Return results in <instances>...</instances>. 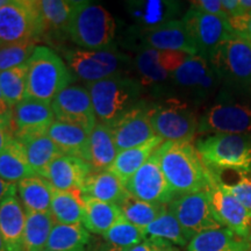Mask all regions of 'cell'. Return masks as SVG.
Wrapping results in <instances>:
<instances>
[{
	"mask_svg": "<svg viewBox=\"0 0 251 251\" xmlns=\"http://www.w3.org/2000/svg\"><path fill=\"white\" fill-rule=\"evenodd\" d=\"M156 152L176 198L205 190L207 168L196 146L191 142H164Z\"/></svg>",
	"mask_w": 251,
	"mask_h": 251,
	"instance_id": "6da1fadb",
	"label": "cell"
},
{
	"mask_svg": "<svg viewBox=\"0 0 251 251\" xmlns=\"http://www.w3.org/2000/svg\"><path fill=\"white\" fill-rule=\"evenodd\" d=\"M86 89L92 99L97 121L111 128L141 102L142 84L125 74L86 84Z\"/></svg>",
	"mask_w": 251,
	"mask_h": 251,
	"instance_id": "7a4b0ae2",
	"label": "cell"
},
{
	"mask_svg": "<svg viewBox=\"0 0 251 251\" xmlns=\"http://www.w3.org/2000/svg\"><path fill=\"white\" fill-rule=\"evenodd\" d=\"M114 18L101 5L75 1L69 23L68 36L80 49L105 50L115 37Z\"/></svg>",
	"mask_w": 251,
	"mask_h": 251,
	"instance_id": "3957f363",
	"label": "cell"
},
{
	"mask_svg": "<svg viewBox=\"0 0 251 251\" xmlns=\"http://www.w3.org/2000/svg\"><path fill=\"white\" fill-rule=\"evenodd\" d=\"M27 89L25 98L50 103L74 80L64 61L48 47L37 46L27 62Z\"/></svg>",
	"mask_w": 251,
	"mask_h": 251,
	"instance_id": "277c9868",
	"label": "cell"
},
{
	"mask_svg": "<svg viewBox=\"0 0 251 251\" xmlns=\"http://www.w3.org/2000/svg\"><path fill=\"white\" fill-rule=\"evenodd\" d=\"M46 34L39 0H7L0 7V46L37 42Z\"/></svg>",
	"mask_w": 251,
	"mask_h": 251,
	"instance_id": "5b68a950",
	"label": "cell"
},
{
	"mask_svg": "<svg viewBox=\"0 0 251 251\" xmlns=\"http://www.w3.org/2000/svg\"><path fill=\"white\" fill-rule=\"evenodd\" d=\"M196 149L209 170L251 172V137L248 135L215 134L198 140Z\"/></svg>",
	"mask_w": 251,
	"mask_h": 251,
	"instance_id": "8992f818",
	"label": "cell"
},
{
	"mask_svg": "<svg viewBox=\"0 0 251 251\" xmlns=\"http://www.w3.org/2000/svg\"><path fill=\"white\" fill-rule=\"evenodd\" d=\"M64 59L72 78H78L86 84L124 74L122 70L129 63V57L124 52L108 49H68L64 51Z\"/></svg>",
	"mask_w": 251,
	"mask_h": 251,
	"instance_id": "52a82bcc",
	"label": "cell"
},
{
	"mask_svg": "<svg viewBox=\"0 0 251 251\" xmlns=\"http://www.w3.org/2000/svg\"><path fill=\"white\" fill-rule=\"evenodd\" d=\"M150 120L156 136L164 142H191L199 126L196 112L177 99L150 106Z\"/></svg>",
	"mask_w": 251,
	"mask_h": 251,
	"instance_id": "ba28073f",
	"label": "cell"
},
{
	"mask_svg": "<svg viewBox=\"0 0 251 251\" xmlns=\"http://www.w3.org/2000/svg\"><path fill=\"white\" fill-rule=\"evenodd\" d=\"M183 23L198 50V56L209 59L222 43L237 36L228 20L207 14L191 6L184 15Z\"/></svg>",
	"mask_w": 251,
	"mask_h": 251,
	"instance_id": "9c48e42d",
	"label": "cell"
},
{
	"mask_svg": "<svg viewBox=\"0 0 251 251\" xmlns=\"http://www.w3.org/2000/svg\"><path fill=\"white\" fill-rule=\"evenodd\" d=\"M221 79L236 85L251 84V42L240 36L226 41L208 59Z\"/></svg>",
	"mask_w": 251,
	"mask_h": 251,
	"instance_id": "30bf717a",
	"label": "cell"
},
{
	"mask_svg": "<svg viewBox=\"0 0 251 251\" xmlns=\"http://www.w3.org/2000/svg\"><path fill=\"white\" fill-rule=\"evenodd\" d=\"M205 191L220 225L234 231L240 237L249 240L251 234V213L220 186L214 174L208 169Z\"/></svg>",
	"mask_w": 251,
	"mask_h": 251,
	"instance_id": "8fae6325",
	"label": "cell"
},
{
	"mask_svg": "<svg viewBox=\"0 0 251 251\" xmlns=\"http://www.w3.org/2000/svg\"><path fill=\"white\" fill-rule=\"evenodd\" d=\"M125 186L131 197L146 202L168 206L176 199L175 193L163 174L156 151L141 166L139 171L129 178Z\"/></svg>",
	"mask_w": 251,
	"mask_h": 251,
	"instance_id": "7c38bea8",
	"label": "cell"
},
{
	"mask_svg": "<svg viewBox=\"0 0 251 251\" xmlns=\"http://www.w3.org/2000/svg\"><path fill=\"white\" fill-rule=\"evenodd\" d=\"M168 209L192 237L205 230L222 227L213 212L205 190L176 198L169 203Z\"/></svg>",
	"mask_w": 251,
	"mask_h": 251,
	"instance_id": "4fadbf2b",
	"label": "cell"
},
{
	"mask_svg": "<svg viewBox=\"0 0 251 251\" xmlns=\"http://www.w3.org/2000/svg\"><path fill=\"white\" fill-rule=\"evenodd\" d=\"M55 120L68 122L83 128L90 134L97 121L92 99L86 87L71 85L59 92L52 100Z\"/></svg>",
	"mask_w": 251,
	"mask_h": 251,
	"instance_id": "5bb4252c",
	"label": "cell"
},
{
	"mask_svg": "<svg viewBox=\"0 0 251 251\" xmlns=\"http://www.w3.org/2000/svg\"><path fill=\"white\" fill-rule=\"evenodd\" d=\"M171 79L177 87L196 98L203 99L216 89L221 80L208 59L201 56H188L172 74Z\"/></svg>",
	"mask_w": 251,
	"mask_h": 251,
	"instance_id": "9a60e30c",
	"label": "cell"
},
{
	"mask_svg": "<svg viewBox=\"0 0 251 251\" xmlns=\"http://www.w3.org/2000/svg\"><path fill=\"white\" fill-rule=\"evenodd\" d=\"M198 133L201 135L251 133V108L225 103L213 106L200 118Z\"/></svg>",
	"mask_w": 251,
	"mask_h": 251,
	"instance_id": "2e32d148",
	"label": "cell"
},
{
	"mask_svg": "<svg viewBox=\"0 0 251 251\" xmlns=\"http://www.w3.org/2000/svg\"><path fill=\"white\" fill-rule=\"evenodd\" d=\"M112 130L119 152L149 142L156 137L150 120V105L141 101L115 122Z\"/></svg>",
	"mask_w": 251,
	"mask_h": 251,
	"instance_id": "e0dca14e",
	"label": "cell"
},
{
	"mask_svg": "<svg viewBox=\"0 0 251 251\" xmlns=\"http://www.w3.org/2000/svg\"><path fill=\"white\" fill-rule=\"evenodd\" d=\"M187 54L178 51H162L142 47L135 58V67L142 85H153L169 78L188 58Z\"/></svg>",
	"mask_w": 251,
	"mask_h": 251,
	"instance_id": "ac0fdd59",
	"label": "cell"
},
{
	"mask_svg": "<svg viewBox=\"0 0 251 251\" xmlns=\"http://www.w3.org/2000/svg\"><path fill=\"white\" fill-rule=\"evenodd\" d=\"M55 115L50 103L33 98H25L12 108V131L14 139L21 140L31 135L46 134Z\"/></svg>",
	"mask_w": 251,
	"mask_h": 251,
	"instance_id": "d6986e66",
	"label": "cell"
},
{
	"mask_svg": "<svg viewBox=\"0 0 251 251\" xmlns=\"http://www.w3.org/2000/svg\"><path fill=\"white\" fill-rule=\"evenodd\" d=\"M93 169L90 163L74 156L61 155L48 165L41 178L48 181L55 191H81Z\"/></svg>",
	"mask_w": 251,
	"mask_h": 251,
	"instance_id": "ffe728a7",
	"label": "cell"
},
{
	"mask_svg": "<svg viewBox=\"0 0 251 251\" xmlns=\"http://www.w3.org/2000/svg\"><path fill=\"white\" fill-rule=\"evenodd\" d=\"M142 47L162 51H178L190 56L198 55L183 20H171L151 29L141 31Z\"/></svg>",
	"mask_w": 251,
	"mask_h": 251,
	"instance_id": "44dd1931",
	"label": "cell"
},
{
	"mask_svg": "<svg viewBox=\"0 0 251 251\" xmlns=\"http://www.w3.org/2000/svg\"><path fill=\"white\" fill-rule=\"evenodd\" d=\"M27 213L17 192L9 194L0 203V233L7 251H25L24 234Z\"/></svg>",
	"mask_w": 251,
	"mask_h": 251,
	"instance_id": "7402d4cb",
	"label": "cell"
},
{
	"mask_svg": "<svg viewBox=\"0 0 251 251\" xmlns=\"http://www.w3.org/2000/svg\"><path fill=\"white\" fill-rule=\"evenodd\" d=\"M47 135L54 141L62 155L74 156L90 163L89 134L76 125L55 120Z\"/></svg>",
	"mask_w": 251,
	"mask_h": 251,
	"instance_id": "603a6c76",
	"label": "cell"
},
{
	"mask_svg": "<svg viewBox=\"0 0 251 251\" xmlns=\"http://www.w3.org/2000/svg\"><path fill=\"white\" fill-rule=\"evenodd\" d=\"M80 192L84 198L115 203L118 206L129 194L120 178L109 170L92 171Z\"/></svg>",
	"mask_w": 251,
	"mask_h": 251,
	"instance_id": "cb8c5ba5",
	"label": "cell"
},
{
	"mask_svg": "<svg viewBox=\"0 0 251 251\" xmlns=\"http://www.w3.org/2000/svg\"><path fill=\"white\" fill-rule=\"evenodd\" d=\"M251 242L228 228L209 229L193 236L187 251H249Z\"/></svg>",
	"mask_w": 251,
	"mask_h": 251,
	"instance_id": "d4e9b609",
	"label": "cell"
},
{
	"mask_svg": "<svg viewBox=\"0 0 251 251\" xmlns=\"http://www.w3.org/2000/svg\"><path fill=\"white\" fill-rule=\"evenodd\" d=\"M89 152L90 164L93 171H106L111 169L119 153L111 127L97 122L89 134Z\"/></svg>",
	"mask_w": 251,
	"mask_h": 251,
	"instance_id": "484cf974",
	"label": "cell"
},
{
	"mask_svg": "<svg viewBox=\"0 0 251 251\" xmlns=\"http://www.w3.org/2000/svg\"><path fill=\"white\" fill-rule=\"evenodd\" d=\"M163 143H164V141L161 137L156 136L142 146L122 150L118 153L109 171L113 172L117 177L120 178L122 183L126 184Z\"/></svg>",
	"mask_w": 251,
	"mask_h": 251,
	"instance_id": "4316f807",
	"label": "cell"
},
{
	"mask_svg": "<svg viewBox=\"0 0 251 251\" xmlns=\"http://www.w3.org/2000/svg\"><path fill=\"white\" fill-rule=\"evenodd\" d=\"M27 161L23 144L12 137L0 152V177L11 184H18L26 178L36 177Z\"/></svg>",
	"mask_w": 251,
	"mask_h": 251,
	"instance_id": "83f0119b",
	"label": "cell"
},
{
	"mask_svg": "<svg viewBox=\"0 0 251 251\" xmlns=\"http://www.w3.org/2000/svg\"><path fill=\"white\" fill-rule=\"evenodd\" d=\"M18 197L26 213L50 212L54 188L48 181L39 177H30L17 184Z\"/></svg>",
	"mask_w": 251,
	"mask_h": 251,
	"instance_id": "f1b7e54d",
	"label": "cell"
},
{
	"mask_svg": "<svg viewBox=\"0 0 251 251\" xmlns=\"http://www.w3.org/2000/svg\"><path fill=\"white\" fill-rule=\"evenodd\" d=\"M84 202L85 212L83 226L93 234L103 235L113 226L125 219L119 206L115 203L99 201L91 198H84Z\"/></svg>",
	"mask_w": 251,
	"mask_h": 251,
	"instance_id": "f546056e",
	"label": "cell"
},
{
	"mask_svg": "<svg viewBox=\"0 0 251 251\" xmlns=\"http://www.w3.org/2000/svg\"><path fill=\"white\" fill-rule=\"evenodd\" d=\"M175 2L168 1H129L128 13L137 26L143 30L151 29L159 25L169 23L175 15Z\"/></svg>",
	"mask_w": 251,
	"mask_h": 251,
	"instance_id": "4dcf8cb0",
	"label": "cell"
},
{
	"mask_svg": "<svg viewBox=\"0 0 251 251\" xmlns=\"http://www.w3.org/2000/svg\"><path fill=\"white\" fill-rule=\"evenodd\" d=\"M91 235L83 224H55L49 235L46 250L50 251H87Z\"/></svg>",
	"mask_w": 251,
	"mask_h": 251,
	"instance_id": "1f68e13d",
	"label": "cell"
},
{
	"mask_svg": "<svg viewBox=\"0 0 251 251\" xmlns=\"http://www.w3.org/2000/svg\"><path fill=\"white\" fill-rule=\"evenodd\" d=\"M18 141L23 144L30 168L39 177H41L42 172L48 168V165L56 157L62 155L57 146L47 133L31 135V136L24 137Z\"/></svg>",
	"mask_w": 251,
	"mask_h": 251,
	"instance_id": "d6a6232c",
	"label": "cell"
},
{
	"mask_svg": "<svg viewBox=\"0 0 251 251\" xmlns=\"http://www.w3.org/2000/svg\"><path fill=\"white\" fill-rule=\"evenodd\" d=\"M84 212H85V202L80 191H72V192L54 191L50 213L54 216L56 224H83Z\"/></svg>",
	"mask_w": 251,
	"mask_h": 251,
	"instance_id": "836d02e7",
	"label": "cell"
},
{
	"mask_svg": "<svg viewBox=\"0 0 251 251\" xmlns=\"http://www.w3.org/2000/svg\"><path fill=\"white\" fill-rule=\"evenodd\" d=\"M144 231H146L147 238H150V240L163 241V242L181 247L187 246L193 238L169 209H166L152 224H150L144 229Z\"/></svg>",
	"mask_w": 251,
	"mask_h": 251,
	"instance_id": "e575fe53",
	"label": "cell"
},
{
	"mask_svg": "<svg viewBox=\"0 0 251 251\" xmlns=\"http://www.w3.org/2000/svg\"><path fill=\"white\" fill-rule=\"evenodd\" d=\"M55 224L54 216L50 212L27 213L24 234L25 251H45Z\"/></svg>",
	"mask_w": 251,
	"mask_h": 251,
	"instance_id": "d590c367",
	"label": "cell"
},
{
	"mask_svg": "<svg viewBox=\"0 0 251 251\" xmlns=\"http://www.w3.org/2000/svg\"><path fill=\"white\" fill-rule=\"evenodd\" d=\"M211 171L214 174L220 186L251 213V172L234 169Z\"/></svg>",
	"mask_w": 251,
	"mask_h": 251,
	"instance_id": "8d00e7d4",
	"label": "cell"
},
{
	"mask_svg": "<svg viewBox=\"0 0 251 251\" xmlns=\"http://www.w3.org/2000/svg\"><path fill=\"white\" fill-rule=\"evenodd\" d=\"M119 208L126 221L136 227L146 229L168 209V206L142 201L128 194L124 201L119 203Z\"/></svg>",
	"mask_w": 251,
	"mask_h": 251,
	"instance_id": "74e56055",
	"label": "cell"
},
{
	"mask_svg": "<svg viewBox=\"0 0 251 251\" xmlns=\"http://www.w3.org/2000/svg\"><path fill=\"white\" fill-rule=\"evenodd\" d=\"M74 2L70 0H39L46 23L47 34L68 35Z\"/></svg>",
	"mask_w": 251,
	"mask_h": 251,
	"instance_id": "f35d334b",
	"label": "cell"
},
{
	"mask_svg": "<svg viewBox=\"0 0 251 251\" xmlns=\"http://www.w3.org/2000/svg\"><path fill=\"white\" fill-rule=\"evenodd\" d=\"M27 71L28 65L26 63V64L0 72V89H1L6 102L11 108L23 101L26 97Z\"/></svg>",
	"mask_w": 251,
	"mask_h": 251,
	"instance_id": "ab89813d",
	"label": "cell"
},
{
	"mask_svg": "<svg viewBox=\"0 0 251 251\" xmlns=\"http://www.w3.org/2000/svg\"><path fill=\"white\" fill-rule=\"evenodd\" d=\"M102 236L106 242H108V244H111L113 247L121 248V249L136 246V244L142 243L143 241L147 240L144 229L131 225L130 222L126 221L125 219L113 226Z\"/></svg>",
	"mask_w": 251,
	"mask_h": 251,
	"instance_id": "60d3db41",
	"label": "cell"
},
{
	"mask_svg": "<svg viewBox=\"0 0 251 251\" xmlns=\"http://www.w3.org/2000/svg\"><path fill=\"white\" fill-rule=\"evenodd\" d=\"M36 47V42L0 46V72L26 64Z\"/></svg>",
	"mask_w": 251,
	"mask_h": 251,
	"instance_id": "b9f144b4",
	"label": "cell"
},
{
	"mask_svg": "<svg viewBox=\"0 0 251 251\" xmlns=\"http://www.w3.org/2000/svg\"><path fill=\"white\" fill-rule=\"evenodd\" d=\"M191 4H192L191 5L192 7L205 12L207 14L228 20V15L222 7V0H198V1H192Z\"/></svg>",
	"mask_w": 251,
	"mask_h": 251,
	"instance_id": "7bdbcfd3",
	"label": "cell"
},
{
	"mask_svg": "<svg viewBox=\"0 0 251 251\" xmlns=\"http://www.w3.org/2000/svg\"><path fill=\"white\" fill-rule=\"evenodd\" d=\"M12 137L14 136L13 131H12L11 122L0 119V152L5 149V147L7 146Z\"/></svg>",
	"mask_w": 251,
	"mask_h": 251,
	"instance_id": "ee69618b",
	"label": "cell"
},
{
	"mask_svg": "<svg viewBox=\"0 0 251 251\" xmlns=\"http://www.w3.org/2000/svg\"><path fill=\"white\" fill-rule=\"evenodd\" d=\"M222 7L228 15V20L231 18H237L243 15L240 0H222Z\"/></svg>",
	"mask_w": 251,
	"mask_h": 251,
	"instance_id": "f6af8a7d",
	"label": "cell"
},
{
	"mask_svg": "<svg viewBox=\"0 0 251 251\" xmlns=\"http://www.w3.org/2000/svg\"><path fill=\"white\" fill-rule=\"evenodd\" d=\"M17 191H18L17 184L7 183V181L4 180L1 177H0V203H1V201L6 197H8L9 194L17 192Z\"/></svg>",
	"mask_w": 251,
	"mask_h": 251,
	"instance_id": "bcb514c9",
	"label": "cell"
},
{
	"mask_svg": "<svg viewBox=\"0 0 251 251\" xmlns=\"http://www.w3.org/2000/svg\"><path fill=\"white\" fill-rule=\"evenodd\" d=\"M0 119L11 122L12 120V108L6 102V100L2 96L1 89H0Z\"/></svg>",
	"mask_w": 251,
	"mask_h": 251,
	"instance_id": "7dc6e473",
	"label": "cell"
},
{
	"mask_svg": "<svg viewBox=\"0 0 251 251\" xmlns=\"http://www.w3.org/2000/svg\"><path fill=\"white\" fill-rule=\"evenodd\" d=\"M150 242L152 243L153 246V251H179L177 248H175L172 244L163 242V241H157V240H150V238H147Z\"/></svg>",
	"mask_w": 251,
	"mask_h": 251,
	"instance_id": "c3c4849f",
	"label": "cell"
},
{
	"mask_svg": "<svg viewBox=\"0 0 251 251\" xmlns=\"http://www.w3.org/2000/svg\"><path fill=\"white\" fill-rule=\"evenodd\" d=\"M122 251H153V246L149 240H146L142 243L136 244V246L125 248Z\"/></svg>",
	"mask_w": 251,
	"mask_h": 251,
	"instance_id": "681fc988",
	"label": "cell"
},
{
	"mask_svg": "<svg viewBox=\"0 0 251 251\" xmlns=\"http://www.w3.org/2000/svg\"><path fill=\"white\" fill-rule=\"evenodd\" d=\"M237 36L242 37V39H246V40L250 41V42H251V15L249 17V19L247 20L246 26H244L242 31H241V33L238 34Z\"/></svg>",
	"mask_w": 251,
	"mask_h": 251,
	"instance_id": "f907efd6",
	"label": "cell"
},
{
	"mask_svg": "<svg viewBox=\"0 0 251 251\" xmlns=\"http://www.w3.org/2000/svg\"><path fill=\"white\" fill-rule=\"evenodd\" d=\"M243 15H251V0H240Z\"/></svg>",
	"mask_w": 251,
	"mask_h": 251,
	"instance_id": "816d5d0a",
	"label": "cell"
},
{
	"mask_svg": "<svg viewBox=\"0 0 251 251\" xmlns=\"http://www.w3.org/2000/svg\"><path fill=\"white\" fill-rule=\"evenodd\" d=\"M102 251H122L121 248H117V247H113L111 244H108L107 247L105 248Z\"/></svg>",
	"mask_w": 251,
	"mask_h": 251,
	"instance_id": "f5cc1de1",
	"label": "cell"
},
{
	"mask_svg": "<svg viewBox=\"0 0 251 251\" xmlns=\"http://www.w3.org/2000/svg\"><path fill=\"white\" fill-rule=\"evenodd\" d=\"M0 251H7V250H6V247H5L4 240H2L1 233H0Z\"/></svg>",
	"mask_w": 251,
	"mask_h": 251,
	"instance_id": "db71d44e",
	"label": "cell"
},
{
	"mask_svg": "<svg viewBox=\"0 0 251 251\" xmlns=\"http://www.w3.org/2000/svg\"><path fill=\"white\" fill-rule=\"evenodd\" d=\"M249 241L251 242V234H250V237H249Z\"/></svg>",
	"mask_w": 251,
	"mask_h": 251,
	"instance_id": "11a10c76",
	"label": "cell"
},
{
	"mask_svg": "<svg viewBox=\"0 0 251 251\" xmlns=\"http://www.w3.org/2000/svg\"><path fill=\"white\" fill-rule=\"evenodd\" d=\"M45 251H50V250H45Z\"/></svg>",
	"mask_w": 251,
	"mask_h": 251,
	"instance_id": "9f6ffc18",
	"label": "cell"
},
{
	"mask_svg": "<svg viewBox=\"0 0 251 251\" xmlns=\"http://www.w3.org/2000/svg\"><path fill=\"white\" fill-rule=\"evenodd\" d=\"M249 251H251V248H250V250H249Z\"/></svg>",
	"mask_w": 251,
	"mask_h": 251,
	"instance_id": "6f0895ef",
	"label": "cell"
}]
</instances>
